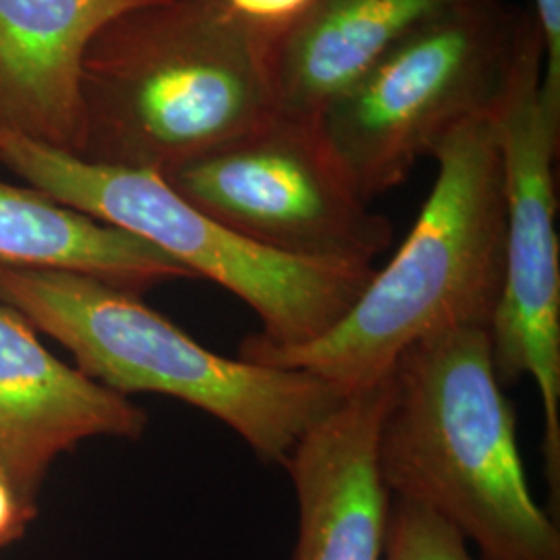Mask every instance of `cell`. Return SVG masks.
Here are the masks:
<instances>
[{"instance_id":"obj_1","label":"cell","mask_w":560,"mask_h":560,"mask_svg":"<svg viewBox=\"0 0 560 560\" xmlns=\"http://www.w3.org/2000/svg\"><path fill=\"white\" fill-rule=\"evenodd\" d=\"M275 42L224 0L120 13L83 57L78 159L164 175L256 129L279 113Z\"/></svg>"},{"instance_id":"obj_2","label":"cell","mask_w":560,"mask_h":560,"mask_svg":"<svg viewBox=\"0 0 560 560\" xmlns=\"http://www.w3.org/2000/svg\"><path fill=\"white\" fill-rule=\"evenodd\" d=\"M497 119L465 120L442 141L432 156L439 175L418 221L335 328L298 347L249 335L241 340L240 360L310 372L349 397L386 381L420 340L455 328L490 330L506 240Z\"/></svg>"},{"instance_id":"obj_3","label":"cell","mask_w":560,"mask_h":560,"mask_svg":"<svg viewBox=\"0 0 560 560\" xmlns=\"http://www.w3.org/2000/svg\"><path fill=\"white\" fill-rule=\"evenodd\" d=\"M378 467L390 497L451 523L478 560H560L559 521L534 499L488 328H455L395 363Z\"/></svg>"},{"instance_id":"obj_4","label":"cell","mask_w":560,"mask_h":560,"mask_svg":"<svg viewBox=\"0 0 560 560\" xmlns=\"http://www.w3.org/2000/svg\"><path fill=\"white\" fill-rule=\"evenodd\" d=\"M0 301L67 347L88 378L119 393H156L226 423L266 465L345 399L303 370L229 360L141 303L140 293L69 270L0 264Z\"/></svg>"},{"instance_id":"obj_5","label":"cell","mask_w":560,"mask_h":560,"mask_svg":"<svg viewBox=\"0 0 560 560\" xmlns=\"http://www.w3.org/2000/svg\"><path fill=\"white\" fill-rule=\"evenodd\" d=\"M0 162L52 200L148 241L196 279L231 291L260 318L256 337L275 347L324 337L376 270L264 249L183 200L154 171L81 161L2 129Z\"/></svg>"},{"instance_id":"obj_6","label":"cell","mask_w":560,"mask_h":560,"mask_svg":"<svg viewBox=\"0 0 560 560\" xmlns=\"http://www.w3.org/2000/svg\"><path fill=\"white\" fill-rule=\"evenodd\" d=\"M532 18L509 0H465L395 44L322 110V136L361 200L399 187L465 120L499 117Z\"/></svg>"},{"instance_id":"obj_7","label":"cell","mask_w":560,"mask_h":560,"mask_svg":"<svg viewBox=\"0 0 560 560\" xmlns=\"http://www.w3.org/2000/svg\"><path fill=\"white\" fill-rule=\"evenodd\" d=\"M544 42L532 18L511 90L499 113L506 240L504 279L490 324L499 382L532 378L544 411L550 515L560 506V243L557 159L560 117L541 94Z\"/></svg>"},{"instance_id":"obj_8","label":"cell","mask_w":560,"mask_h":560,"mask_svg":"<svg viewBox=\"0 0 560 560\" xmlns=\"http://www.w3.org/2000/svg\"><path fill=\"white\" fill-rule=\"evenodd\" d=\"M162 179L212 221L280 256L374 266L393 241V224L361 200L318 120L277 113Z\"/></svg>"},{"instance_id":"obj_9","label":"cell","mask_w":560,"mask_h":560,"mask_svg":"<svg viewBox=\"0 0 560 560\" xmlns=\"http://www.w3.org/2000/svg\"><path fill=\"white\" fill-rule=\"evenodd\" d=\"M145 423L143 409L57 360L0 301V474L21 501L32 506L60 453L98 436L140 439Z\"/></svg>"},{"instance_id":"obj_10","label":"cell","mask_w":560,"mask_h":560,"mask_svg":"<svg viewBox=\"0 0 560 560\" xmlns=\"http://www.w3.org/2000/svg\"><path fill=\"white\" fill-rule=\"evenodd\" d=\"M388 399V378L345 397L284 460L298 497L293 560H381L390 492L378 434Z\"/></svg>"},{"instance_id":"obj_11","label":"cell","mask_w":560,"mask_h":560,"mask_svg":"<svg viewBox=\"0 0 560 560\" xmlns=\"http://www.w3.org/2000/svg\"><path fill=\"white\" fill-rule=\"evenodd\" d=\"M154 0H0V129L78 156L81 65L120 13Z\"/></svg>"},{"instance_id":"obj_12","label":"cell","mask_w":560,"mask_h":560,"mask_svg":"<svg viewBox=\"0 0 560 560\" xmlns=\"http://www.w3.org/2000/svg\"><path fill=\"white\" fill-rule=\"evenodd\" d=\"M465 0H312L275 42L280 115L318 120L395 44Z\"/></svg>"},{"instance_id":"obj_13","label":"cell","mask_w":560,"mask_h":560,"mask_svg":"<svg viewBox=\"0 0 560 560\" xmlns=\"http://www.w3.org/2000/svg\"><path fill=\"white\" fill-rule=\"evenodd\" d=\"M0 264L80 272L140 293L196 279L148 241L96 221L34 187L0 180Z\"/></svg>"},{"instance_id":"obj_14","label":"cell","mask_w":560,"mask_h":560,"mask_svg":"<svg viewBox=\"0 0 560 560\" xmlns=\"http://www.w3.org/2000/svg\"><path fill=\"white\" fill-rule=\"evenodd\" d=\"M381 560H478L459 532L416 502L390 497Z\"/></svg>"},{"instance_id":"obj_15","label":"cell","mask_w":560,"mask_h":560,"mask_svg":"<svg viewBox=\"0 0 560 560\" xmlns=\"http://www.w3.org/2000/svg\"><path fill=\"white\" fill-rule=\"evenodd\" d=\"M534 18L544 42L541 94L548 106L560 115V0H534Z\"/></svg>"},{"instance_id":"obj_16","label":"cell","mask_w":560,"mask_h":560,"mask_svg":"<svg viewBox=\"0 0 560 560\" xmlns=\"http://www.w3.org/2000/svg\"><path fill=\"white\" fill-rule=\"evenodd\" d=\"M224 4L241 20L279 38L307 11L312 0H224Z\"/></svg>"},{"instance_id":"obj_17","label":"cell","mask_w":560,"mask_h":560,"mask_svg":"<svg viewBox=\"0 0 560 560\" xmlns=\"http://www.w3.org/2000/svg\"><path fill=\"white\" fill-rule=\"evenodd\" d=\"M32 517V506L21 501L20 494L0 474V546L20 536L23 523Z\"/></svg>"}]
</instances>
